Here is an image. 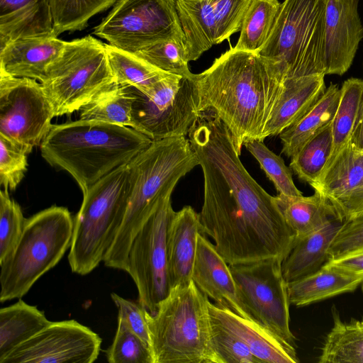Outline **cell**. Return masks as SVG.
<instances>
[{
    "label": "cell",
    "mask_w": 363,
    "mask_h": 363,
    "mask_svg": "<svg viewBox=\"0 0 363 363\" xmlns=\"http://www.w3.org/2000/svg\"><path fill=\"white\" fill-rule=\"evenodd\" d=\"M199 111H213L230 132L237 153L259 139L284 89L277 67L258 52L230 48L194 74Z\"/></svg>",
    "instance_id": "6da1fadb"
},
{
    "label": "cell",
    "mask_w": 363,
    "mask_h": 363,
    "mask_svg": "<svg viewBox=\"0 0 363 363\" xmlns=\"http://www.w3.org/2000/svg\"><path fill=\"white\" fill-rule=\"evenodd\" d=\"M152 142L131 127L79 119L52 125L40 147L43 159L67 172L83 192Z\"/></svg>",
    "instance_id": "7a4b0ae2"
},
{
    "label": "cell",
    "mask_w": 363,
    "mask_h": 363,
    "mask_svg": "<svg viewBox=\"0 0 363 363\" xmlns=\"http://www.w3.org/2000/svg\"><path fill=\"white\" fill-rule=\"evenodd\" d=\"M130 191L123 223L106 252L105 266L126 272L131 242L179 180L199 165L186 136L152 141L128 163Z\"/></svg>",
    "instance_id": "3957f363"
},
{
    "label": "cell",
    "mask_w": 363,
    "mask_h": 363,
    "mask_svg": "<svg viewBox=\"0 0 363 363\" xmlns=\"http://www.w3.org/2000/svg\"><path fill=\"white\" fill-rule=\"evenodd\" d=\"M209 301L191 280L172 288L155 314L146 310L154 363H212Z\"/></svg>",
    "instance_id": "277c9868"
},
{
    "label": "cell",
    "mask_w": 363,
    "mask_h": 363,
    "mask_svg": "<svg viewBox=\"0 0 363 363\" xmlns=\"http://www.w3.org/2000/svg\"><path fill=\"white\" fill-rule=\"evenodd\" d=\"M130 191L129 168L125 164L82 192L68 255L73 272L86 275L104 261L123 223Z\"/></svg>",
    "instance_id": "5b68a950"
},
{
    "label": "cell",
    "mask_w": 363,
    "mask_h": 363,
    "mask_svg": "<svg viewBox=\"0 0 363 363\" xmlns=\"http://www.w3.org/2000/svg\"><path fill=\"white\" fill-rule=\"evenodd\" d=\"M74 218L62 206H52L26 218L13 251L0 262V301L21 298L53 268L70 248Z\"/></svg>",
    "instance_id": "8992f818"
},
{
    "label": "cell",
    "mask_w": 363,
    "mask_h": 363,
    "mask_svg": "<svg viewBox=\"0 0 363 363\" xmlns=\"http://www.w3.org/2000/svg\"><path fill=\"white\" fill-rule=\"evenodd\" d=\"M328 0H284L259 54L285 79L325 74Z\"/></svg>",
    "instance_id": "52a82bcc"
},
{
    "label": "cell",
    "mask_w": 363,
    "mask_h": 363,
    "mask_svg": "<svg viewBox=\"0 0 363 363\" xmlns=\"http://www.w3.org/2000/svg\"><path fill=\"white\" fill-rule=\"evenodd\" d=\"M114 82L105 43L90 35L66 41L40 82L55 117L79 111Z\"/></svg>",
    "instance_id": "ba28073f"
},
{
    "label": "cell",
    "mask_w": 363,
    "mask_h": 363,
    "mask_svg": "<svg viewBox=\"0 0 363 363\" xmlns=\"http://www.w3.org/2000/svg\"><path fill=\"white\" fill-rule=\"evenodd\" d=\"M93 33L133 53L160 41L184 40L175 0H116Z\"/></svg>",
    "instance_id": "9c48e42d"
},
{
    "label": "cell",
    "mask_w": 363,
    "mask_h": 363,
    "mask_svg": "<svg viewBox=\"0 0 363 363\" xmlns=\"http://www.w3.org/2000/svg\"><path fill=\"white\" fill-rule=\"evenodd\" d=\"M169 193L133 238L128 255L126 272L138 291V302L151 314L169 295V277L167 236L175 214Z\"/></svg>",
    "instance_id": "30bf717a"
},
{
    "label": "cell",
    "mask_w": 363,
    "mask_h": 363,
    "mask_svg": "<svg viewBox=\"0 0 363 363\" xmlns=\"http://www.w3.org/2000/svg\"><path fill=\"white\" fill-rule=\"evenodd\" d=\"M132 127L156 141L186 136L201 115L194 74H169L150 96L133 87Z\"/></svg>",
    "instance_id": "8fae6325"
},
{
    "label": "cell",
    "mask_w": 363,
    "mask_h": 363,
    "mask_svg": "<svg viewBox=\"0 0 363 363\" xmlns=\"http://www.w3.org/2000/svg\"><path fill=\"white\" fill-rule=\"evenodd\" d=\"M281 262L273 258L230 265V269L253 320L295 347L289 327L288 283L282 274Z\"/></svg>",
    "instance_id": "7c38bea8"
},
{
    "label": "cell",
    "mask_w": 363,
    "mask_h": 363,
    "mask_svg": "<svg viewBox=\"0 0 363 363\" xmlns=\"http://www.w3.org/2000/svg\"><path fill=\"white\" fill-rule=\"evenodd\" d=\"M53 107L36 79L0 74V135L28 154L52 127Z\"/></svg>",
    "instance_id": "4fadbf2b"
},
{
    "label": "cell",
    "mask_w": 363,
    "mask_h": 363,
    "mask_svg": "<svg viewBox=\"0 0 363 363\" xmlns=\"http://www.w3.org/2000/svg\"><path fill=\"white\" fill-rule=\"evenodd\" d=\"M252 0H175L187 60L240 31Z\"/></svg>",
    "instance_id": "5bb4252c"
},
{
    "label": "cell",
    "mask_w": 363,
    "mask_h": 363,
    "mask_svg": "<svg viewBox=\"0 0 363 363\" xmlns=\"http://www.w3.org/2000/svg\"><path fill=\"white\" fill-rule=\"evenodd\" d=\"M101 338L74 320L51 322L0 359V363H91Z\"/></svg>",
    "instance_id": "9a60e30c"
},
{
    "label": "cell",
    "mask_w": 363,
    "mask_h": 363,
    "mask_svg": "<svg viewBox=\"0 0 363 363\" xmlns=\"http://www.w3.org/2000/svg\"><path fill=\"white\" fill-rule=\"evenodd\" d=\"M359 0H328L325 10V74L342 75L352 64L363 26Z\"/></svg>",
    "instance_id": "2e32d148"
},
{
    "label": "cell",
    "mask_w": 363,
    "mask_h": 363,
    "mask_svg": "<svg viewBox=\"0 0 363 363\" xmlns=\"http://www.w3.org/2000/svg\"><path fill=\"white\" fill-rule=\"evenodd\" d=\"M192 280L199 290L216 303L253 320L241 299L230 265L203 233L198 235Z\"/></svg>",
    "instance_id": "e0dca14e"
},
{
    "label": "cell",
    "mask_w": 363,
    "mask_h": 363,
    "mask_svg": "<svg viewBox=\"0 0 363 363\" xmlns=\"http://www.w3.org/2000/svg\"><path fill=\"white\" fill-rule=\"evenodd\" d=\"M208 308L211 321L239 338L261 363L299 362L295 347L258 322L211 301Z\"/></svg>",
    "instance_id": "ac0fdd59"
},
{
    "label": "cell",
    "mask_w": 363,
    "mask_h": 363,
    "mask_svg": "<svg viewBox=\"0 0 363 363\" xmlns=\"http://www.w3.org/2000/svg\"><path fill=\"white\" fill-rule=\"evenodd\" d=\"M66 41L54 35L22 38L0 48V74L42 82Z\"/></svg>",
    "instance_id": "d6986e66"
},
{
    "label": "cell",
    "mask_w": 363,
    "mask_h": 363,
    "mask_svg": "<svg viewBox=\"0 0 363 363\" xmlns=\"http://www.w3.org/2000/svg\"><path fill=\"white\" fill-rule=\"evenodd\" d=\"M363 171V152L349 142L311 186L333 206L343 222L347 207L357 189Z\"/></svg>",
    "instance_id": "ffe728a7"
},
{
    "label": "cell",
    "mask_w": 363,
    "mask_h": 363,
    "mask_svg": "<svg viewBox=\"0 0 363 363\" xmlns=\"http://www.w3.org/2000/svg\"><path fill=\"white\" fill-rule=\"evenodd\" d=\"M199 233H203L200 216L191 206H186L175 212L167 236L172 289L192 280Z\"/></svg>",
    "instance_id": "44dd1931"
},
{
    "label": "cell",
    "mask_w": 363,
    "mask_h": 363,
    "mask_svg": "<svg viewBox=\"0 0 363 363\" xmlns=\"http://www.w3.org/2000/svg\"><path fill=\"white\" fill-rule=\"evenodd\" d=\"M321 74L286 79L283 93L274 109L262 136L279 135L298 121L318 101L326 87Z\"/></svg>",
    "instance_id": "7402d4cb"
},
{
    "label": "cell",
    "mask_w": 363,
    "mask_h": 363,
    "mask_svg": "<svg viewBox=\"0 0 363 363\" xmlns=\"http://www.w3.org/2000/svg\"><path fill=\"white\" fill-rule=\"evenodd\" d=\"M49 35H54L50 0H0V48L19 38Z\"/></svg>",
    "instance_id": "603a6c76"
},
{
    "label": "cell",
    "mask_w": 363,
    "mask_h": 363,
    "mask_svg": "<svg viewBox=\"0 0 363 363\" xmlns=\"http://www.w3.org/2000/svg\"><path fill=\"white\" fill-rule=\"evenodd\" d=\"M342 222L332 218L311 233L298 238L281 262L287 283L315 272L329 260V248Z\"/></svg>",
    "instance_id": "cb8c5ba5"
},
{
    "label": "cell",
    "mask_w": 363,
    "mask_h": 363,
    "mask_svg": "<svg viewBox=\"0 0 363 363\" xmlns=\"http://www.w3.org/2000/svg\"><path fill=\"white\" fill-rule=\"evenodd\" d=\"M357 276L324 264L314 273L288 283L290 303L301 307L362 287Z\"/></svg>",
    "instance_id": "d4e9b609"
},
{
    "label": "cell",
    "mask_w": 363,
    "mask_h": 363,
    "mask_svg": "<svg viewBox=\"0 0 363 363\" xmlns=\"http://www.w3.org/2000/svg\"><path fill=\"white\" fill-rule=\"evenodd\" d=\"M340 97V88L330 83L324 94L298 121L279 134L281 153L291 157L312 137L331 123Z\"/></svg>",
    "instance_id": "484cf974"
},
{
    "label": "cell",
    "mask_w": 363,
    "mask_h": 363,
    "mask_svg": "<svg viewBox=\"0 0 363 363\" xmlns=\"http://www.w3.org/2000/svg\"><path fill=\"white\" fill-rule=\"evenodd\" d=\"M52 321L43 311L21 299L0 309V359Z\"/></svg>",
    "instance_id": "4316f807"
},
{
    "label": "cell",
    "mask_w": 363,
    "mask_h": 363,
    "mask_svg": "<svg viewBox=\"0 0 363 363\" xmlns=\"http://www.w3.org/2000/svg\"><path fill=\"white\" fill-rule=\"evenodd\" d=\"M277 203L296 240L315 230L332 218H337L330 203L319 193L310 196L278 194Z\"/></svg>",
    "instance_id": "83f0119b"
},
{
    "label": "cell",
    "mask_w": 363,
    "mask_h": 363,
    "mask_svg": "<svg viewBox=\"0 0 363 363\" xmlns=\"http://www.w3.org/2000/svg\"><path fill=\"white\" fill-rule=\"evenodd\" d=\"M109 66L116 84L135 88L150 96L169 74L135 53L105 43Z\"/></svg>",
    "instance_id": "f1b7e54d"
},
{
    "label": "cell",
    "mask_w": 363,
    "mask_h": 363,
    "mask_svg": "<svg viewBox=\"0 0 363 363\" xmlns=\"http://www.w3.org/2000/svg\"><path fill=\"white\" fill-rule=\"evenodd\" d=\"M333 325L326 335L320 363H363V318L342 321L333 309Z\"/></svg>",
    "instance_id": "f546056e"
},
{
    "label": "cell",
    "mask_w": 363,
    "mask_h": 363,
    "mask_svg": "<svg viewBox=\"0 0 363 363\" xmlns=\"http://www.w3.org/2000/svg\"><path fill=\"white\" fill-rule=\"evenodd\" d=\"M135 99L133 86L114 82L79 109V119L132 127Z\"/></svg>",
    "instance_id": "4dcf8cb0"
},
{
    "label": "cell",
    "mask_w": 363,
    "mask_h": 363,
    "mask_svg": "<svg viewBox=\"0 0 363 363\" xmlns=\"http://www.w3.org/2000/svg\"><path fill=\"white\" fill-rule=\"evenodd\" d=\"M362 101L363 80L350 78L345 81L340 88L339 104L332 121L333 149L326 167L351 141Z\"/></svg>",
    "instance_id": "1f68e13d"
},
{
    "label": "cell",
    "mask_w": 363,
    "mask_h": 363,
    "mask_svg": "<svg viewBox=\"0 0 363 363\" xmlns=\"http://www.w3.org/2000/svg\"><path fill=\"white\" fill-rule=\"evenodd\" d=\"M280 5L278 0H252L234 48L259 52L269 37Z\"/></svg>",
    "instance_id": "d6a6232c"
},
{
    "label": "cell",
    "mask_w": 363,
    "mask_h": 363,
    "mask_svg": "<svg viewBox=\"0 0 363 363\" xmlns=\"http://www.w3.org/2000/svg\"><path fill=\"white\" fill-rule=\"evenodd\" d=\"M333 149L332 123L308 140L291 157L290 168L302 181L312 186L325 168Z\"/></svg>",
    "instance_id": "836d02e7"
},
{
    "label": "cell",
    "mask_w": 363,
    "mask_h": 363,
    "mask_svg": "<svg viewBox=\"0 0 363 363\" xmlns=\"http://www.w3.org/2000/svg\"><path fill=\"white\" fill-rule=\"evenodd\" d=\"M116 0H50L53 34L84 29L94 15L113 6Z\"/></svg>",
    "instance_id": "e575fe53"
},
{
    "label": "cell",
    "mask_w": 363,
    "mask_h": 363,
    "mask_svg": "<svg viewBox=\"0 0 363 363\" xmlns=\"http://www.w3.org/2000/svg\"><path fill=\"white\" fill-rule=\"evenodd\" d=\"M243 145L259 163L261 169L274 184L278 194L286 196L303 195L293 181L291 168L285 164L281 157L264 145V140L250 139Z\"/></svg>",
    "instance_id": "d590c367"
},
{
    "label": "cell",
    "mask_w": 363,
    "mask_h": 363,
    "mask_svg": "<svg viewBox=\"0 0 363 363\" xmlns=\"http://www.w3.org/2000/svg\"><path fill=\"white\" fill-rule=\"evenodd\" d=\"M134 53L166 72L185 77L193 74L189 69L183 42L163 40Z\"/></svg>",
    "instance_id": "8d00e7d4"
},
{
    "label": "cell",
    "mask_w": 363,
    "mask_h": 363,
    "mask_svg": "<svg viewBox=\"0 0 363 363\" xmlns=\"http://www.w3.org/2000/svg\"><path fill=\"white\" fill-rule=\"evenodd\" d=\"M106 353L110 363H154L150 345L120 320L113 342Z\"/></svg>",
    "instance_id": "74e56055"
},
{
    "label": "cell",
    "mask_w": 363,
    "mask_h": 363,
    "mask_svg": "<svg viewBox=\"0 0 363 363\" xmlns=\"http://www.w3.org/2000/svg\"><path fill=\"white\" fill-rule=\"evenodd\" d=\"M26 218L8 189L0 191V262L13 251L23 233Z\"/></svg>",
    "instance_id": "f35d334b"
},
{
    "label": "cell",
    "mask_w": 363,
    "mask_h": 363,
    "mask_svg": "<svg viewBox=\"0 0 363 363\" xmlns=\"http://www.w3.org/2000/svg\"><path fill=\"white\" fill-rule=\"evenodd\" d=\"M210 345L212 363H261L239 338L212 321Z\"/></svg>",
    "instance_id": "ab89813d"
},
{
    "label": "cell",
    "mask_w": 363,
    "mask_h": 363,
    "mask_svg": "<svg viewBox=\"0 0 363 363\" xmlns=\"http://www.w3.org/2000/svg\"><path fill=\"white\" fill-rule=\"evenodd\" d=\"M28 152L21 146L0 135V184L15 190L28 169Z\"/></svg>",
    "instance_id": "60d3db41"
},
{
    "label": "cell",
    "mask_w": 363,
    "mask_h": 363,
    "mask_svg": "<svg viewBox=\"0 0 363 363\" xmlns=\"http://www.w3.org/2000/svg\"><path fill=\"white\" fill-rule=\"evenodd\" d=\"M362 247L363 211L355 217L342 222L329 248V260Z\"/></svg>",
    "instance_id": "b9f144b4"
},
{
    "label": "cell",
    "mask_w": 363,
    "mask_h": 363,
    "mask_svg": "<svg viewBox=\"0 0 363 363\" xmlns=\"http://www.w3.org/2000/svg\"><path fill=\"white\" fill-rule=\"evenodd\" d=\"M111 296L118 311V320L150 345L146 309L138 301L124 298L116 293Z\"/></svg>",
    "instance_id": "7bdbcfd3"
},
{
    "label": "cell",
    "mask_w": 363,
    "mask_h": 363,
    "mask_svg": "<svg viewBox=\"0 0 363 363\" xmlns=\"http://www.w3.org/2000/svg\"><path fill=\"white\" fill-rule=\"evenodd\" d=\"M326 264L357 276L363 281V247L330 259Z\"/></svg>",
    "instance_id": "ee69618b"
},
{
    "label": "cell",
    "mask_w": 363,
    "mask_h": 363,
    "mask_svg": "<svg viewBox=\"0 0 363 363\" xmlns=\"http://www.w3.org/2000/svg\"><path fill=\"white\" fill-rule=\"evenodd\" d=\"M363 152V151H362ZM363 211V171L360 184L352 197L345 213L343 222L350 220Z\"/></svg>",
    "instance_id": "f6af8a7d"
},
{
    "label": "cell",
    "mask_w": 363,
    "mask_h": 363,
    "mask_svg": "<svg viewBox=\"0 0 363 363\" xmlns=\"http://www.w3.org/2000/svg\"><path fill=\"white\" fill-rule=\"evenodd\" d=\"M351 143L356 148L363 151V101L351 138Z\"/></svg>",
    "instance_id": "bcb514c9"
}]
</instances>
